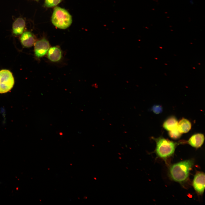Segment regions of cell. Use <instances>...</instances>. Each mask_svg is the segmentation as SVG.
<instances>
[{
  "label": "cell",
  "mask_w": 205,
  "mask_h": 205,
  "mask_svg": "<svg viewBox=\"0 0 205 205\" xmlns=\"http://www.w3.org/2000/svg\"><path fill=\"white\" fill-rule=\"evenodd\" d=\"M62 57V51L58 47L54 46L49 49L48 57L50 61L54 62H58L61 59Z\"/></svg>",
  "instance_id": "9"
},
{
  "label": "cell",
  "mask_w": 205,
  "mask_h": 205,
  "mask_svg": "<svg viewBox=\"0 0 205 205\" xmlns=\"http://www.w3.org/2000/svg\"><path fill=\"white\" fill-rule=\"evenodd\" d=\"M25 26V22L22 18H17L13 24V32L16 35L21 34L24 30Z\"/></svg>",
  "instance_id": "10"
},
{
  "label": "cell",
  "mask_w": 205,
  "mask_h": 205,
  "mask_svg": "<svg viewBox=\"0 0 205 205\" xmlns=\"http://www.w3.org/2000/svg\"><path fill=\"white\" fill-rule=\"evenodd\" d=\"M178 121L174 116H171L167 118L164 122L163 126L165 130L170 131L177 127Z\"/></svg>",
  "instance_id": "12"
},
{
  "label": "cell",
  "mask_w": 205,
  "mask_h": 205,
  "mask_svg": "<svg viewBox=\"0 0 205 205\" xmlns=\"http://www.w3.org/2000/svg\"><path fill=\"white\" fill-rule=\"evenodd\" d=\"M36 0V1H37V0Z\"/></svg>",
  "instance_id": "17"
},
{
  "label": "cell",
  "mask_w": 205,
  "mask_h": 205,
  "mask_svg": "<svg viewBox=\"0 0 205 205\" xmlns=\"http://www.w3.org/2000/svg\"><path fill=\"white\" fill-rule=\"evenodd\" d=\"M151 110L154 113L158 114L162 112L163 109L161 106L156 105L153 106Z\"/></svg>",
  "instance_id": "15"
},
{
  "label": "cell",
  "mask_w": 205,
  "mask_h": 205,
  "mask_svg": "<svg viewBox=\"0 0 205 205\" xmlns=\"http://www.w3.org/2000/svg\"><path fill=\"white\" fill-rule=\"evenodd\" d=\"M60 135H62V133H61V132L60 133Z\"/></svg>",
  "instance_id": "16"
},
{
  "label": "cell",
  "mask_w": 205,
  "mask_h": 205,
  "mask_svg": "<svg viewBox=\"0 0 205 205\" xmlns=\"http://www.w3.org/2000/svg\"><path fill=\"white\" fill-rule=\"evenodd\" d=\"M204 136L201 133H197L192 135L187 142L192 147L195 148L200 147L203 144Z\"/></svg>",
  "instance_id": "7"
},
{
  "label": "cell",
  "mask_w": 205,
  "mask_h": 205,
  "mask_svg": "<svg viewBox=\"0 0 205 205\" xmlns=\"http://www.w3.org/2000/svg\"><path fill=\"white\" fill-rule=\"evenodd\" d=\"M51 21L52 24L61 29H65L69 27L72 22V17L65 9L56 7L54 10Z\"/></svg>",
  "instance_id": "3"
},
{
  "label": "cell",
  "mask_w": 205,
  "mask_h": 205,
  "mask_svg": "<svg viewBox=\"0 0 205 205\" xmlns=\"http://www.w3.org/2000/svg\"><path fill=\"white\" fill-rule=\"evenodd\" d=\"M194 164L193 160L188 159L175 163L169 169V174L174 181L180 183L186 181Z\"/></svg>",
  "instance_id": "1"
},
{
  "label": "cell",
  "mask_w": 205,
  "mask_h": 205,
  "mask_svg": "<svg viewBox=\"0 0 205 205\" xmlns=\"http://www.w3.org/2000/svg\"><path fill=\"white\" fill-rule=\"evenodd\" d=\"M192 185L196 192L200 195L202 194L205 188V174L202 172H198L194 177Z\"/></svg>",
  "instance_id": "5"
},
{
  "label": "cell",
  "mask_w": 205,
  "mask_h": 205,
  "mask_svg": "<svg viewBox=\"0 0 205 205\" xmlns=\"http://www.w3.org/2000/svg\"><path fill=\"white\" fill-rule=\"evenodd\" d=\"M20 41L24 47L29 48L34 44L35 39L31 32L26 31L23 33L21 35Z\"/></svg>",
  "instance_id": "8"
},
{
  "label": "cell",
  "mask_w": 205,
  "mask_h": 205,
  "mask_svg": "<svg viewBox=\"0 0 205 205\" xmlns=\"http://www.w3.org/2000/svg\"><path fill=\"white\" fill-rule=\"evenodd\" d=\"M62 0H45L44 5L47 7H52L57 5Z\"/></svg>",
  "instance_id": "14"
},
{
  "label": "cell",
  "mask_w": 205,
  "mask_h": 205,
  "mask_svg": "<svg viewBox=\"0 0 205 205\" xmlns=\"http://www.w3.org/2000/svg\"><path fill=\"white\" fill-rule=\"evenodd\" d=\"M152 139L156 142L155 152L158 157L165 161L173 154L177 143L162 137L157 138L152 137Z\"/></svg>",
  "instance_id": "2"
},
{
  "label": "cell",
  "mask_w": 205,
  "mask_h": 205,
  "mask_svg": "<svg viewBox=\"0 0 205 205\" xmlns=\"http://www.w3.org/2000/svg\"><path fill=\"white\" fill-rule=\"evenodd\" d=\"M14 80L12 73L9 70L0 71V93H7L13 87Z\"/></svg>",
  "instance_id": "4"
},
{
  "label": "cell",
  "mask_w": 205,
  "mask_h": 205,
  "mask_svg": "<svg viewBox=\"0 0 205 205\" xmlns=\"http://www.w3.org/2000/svg\"><path fill=\"white\" fill-rule=\"evenodd\" d=\"M49 48V42L46 39L44 38L38 40L35 44V56L38 58L43 57L46 54Z\"/></svg>",
  "instance_id": "6"
},
{
  "label": "cell",
  "mask_w": 205,
  "mask_h": 205,
  "mask_svg": "<svg viewBox=\"0 0 205 205\" xmlns=\"http://www.w3.org/2000/svg\"><path fill=\"white\" fill-rule=\"evenodd\" d=\"M191 124L188 119L182 118L178 122L177 128L181 134L188 132L191 128Z\"/></svg>",
  "instance_id": "11"
},
{
  "label": "cell",
  "mask_w": 205,
  "mask_h": 205,
  "mask_svg": "<svg viewBox=\"0 0 205 205\" xmlns=\"http://www.w3.org/2000/svg\"><path fill=\"white\" fill-rule=\"evenodd\" d=\"M182 134L179 131L177 127L170 131H169L168 135L172 139L177 140L181 137Z\"/></svg>",
  "instance_id": "13"
}]
</instances>
